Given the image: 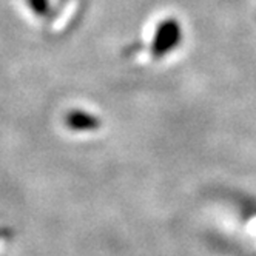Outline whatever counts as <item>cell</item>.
<instances>
[{"instance_id":"6da1fadb","label":"cell","mask_w":256,"mask_h":256,"mask_svg":"<svg viewBox=\"0 0 256 256\" xmlns=\"http://www.w3.org/2000/svg\"><path fill=\"white\" fill-rule=\"evenodd\" d=\"M179 39H180L179 24L174 22L173 19L166 20L156 31V38H154L156 52H167L179 42Z\"/></svg>"},{"instance_id":"7a4b0ae2","label":"cell","mask_w":256,"mask_h":256,"mask_svg":"<svg viewBox=\"0 0 256 256\" xmlns=\"http://www.w3.org/2000/svg\"><path fill=\"white\" fill-rule=\"evenodd\" d=\"M26 2L38 16H45L50 11V0H26Z\"/></svg>"}]
</instances>
